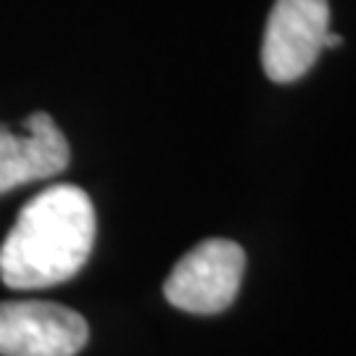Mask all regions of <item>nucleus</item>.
I'll return each mask as SVG.
<instances>
[{"label": "nucleus", "mask_w": 356, "mask_h": 356, "mask_svg": "<svg viewBox=\"0 0 356 356\" xmlns=\"http://www.w3.org/2000/svg\"><path fill=\"white\" fill-rule=\"evenodd\" d=\"M95 243V209L76 185L38 193L0 245V280L13 291H38L72 280Z\"/></svg>", "instance_id": "nucleus-1"}, {"label": "nucleus", "mask_w": 356, "mask_h": 356, "mask_svg": "<svg viewBox=\"0 0 356 356\" xmlns=\"http://www.w3.org/2000/svg\"><path fill=\"white\" fill-rule=\"evenodd\" d=\"M245 254L238 243L209 238L179 259L164 282L172 306L191 314H219L241 291Z\"/></svg>", "instance_id": "nucleus-2"}, {"label": "nucleus", "mask_w": 356, "mask_h": 356, "mask_svg": "<svg viewBox=\"0 0 356 356\" xmlns=\"http://www.w3.org/2000/svg\"><path fill=\"white\" fill-rule=\"evenodd\" d=\"M330 32L327 0H275L261 42V66L272 82H296L314 66Z\"/></svg>", "instance_id": "nucleus-3"}, {"label": "nucleus", "mask_w": 356, "mask_h": 356, "mask_svg": "<svg viewBox=\"0 0 356 356\" xmlns=\"http://www.w3.org/2000/svg\"><path fill=\"white\" fill-rule=\"evenodd\" d=\"M88 322L74 309L48 301L0 304V356H76Z\"/></svg>", "instance_id": "nucleus-4"}, {"label": "nucleus", "mask_w": 356, "mask_h": 356, "mask_svg": "<svg viewBox=\"0 0 356 356\" xmlns=\"http://www.w3.org/2000/svg\"><path fill=\"white\" fill-rule=\"evenodd\" d=\"M66 164L69 143L51 114H29L22 132L0 124V195L26 182L56 177Z\"/></svg>", "instance_id": "nucleus-5"}, {"label": "nucleus", "mask_w": 356, "mask_h": 356, "mask_svg": "<svg viewBox=\"0 0 356 356\" xmlns=\"http://www.w3.org/2000/svg\"><path fill=\"white\" fill-rule=\"evenodd\" d=\"M338 45H341V38H338L335 32H327V35H325V51H327V48H338Z\"/></svg>", "instance_id": "nucleus-6"}]
</instances>
